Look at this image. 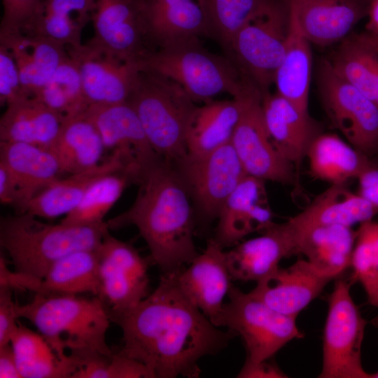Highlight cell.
Returning <instances> with one entry per match:
<instances>
[{
  "instance_id": "21",
  "label": "cell",
  "mask_w": 378,
  "mask_h": 378,
  "mask_svg": "<svg viewBox=\"0 0 378 378\" xmlns=\"http://www.w3.org/2000/svg\"><path fill=\"white\" fill-rule=\"evenodd\" d=\"M136 167L137 164L132 155L122 150H113L107 160L97 165L57 179L29 202L25 212L49 219L66 216L78 204L97 180L106 174Z\"/></svg>"
},
{
  "instance_id": "49",
  "label": "cell",
  "mask_w": 378,
  "mask_h": 378,
  "mask_svg": "<svg viewBox=\"0 0 378 378\" xmlns=\"http://www.w3.org/2000/svg\"><path fill=\"white\" fill-rule=\"evenodd\" d=\"M358 192L378 210V166L372 167L358 178Z\"/></svg>"
},
{
  "instance_id": "32",
  "label": "cell",
  "mask_w": 378,
  "mask_h": 378,
  "mask_svg": "<svg viewBox=\"0 0 378 378\" xmlns=\"http://www.w3.org/2000/svg\"><path fill=\"white\" fill-rule=\"evenodd\" d=\"M288 3V2H287ZM288 34L286 50L274 78L276 92L308 113L312 73L310 42L288 7Z\"/></svg>"
},
{
  "instance_id": "1",
  "label": "cell",
  "mask_w": 378,
  "mask_h": 378,
  "mask_svg": "<svg viewBox=\"0 0 378 378\" xmlns=\"http://www.w3.org/2000/svg\"><path fill=\"white\" fill-rule=\"evenodd\" d=\"M178 272L161 274L148 297L111 318L122 332L120 350L144 363L153 378L199 377L200 359L219 353L237 336L218 329L189 300Z\"/></svg>"
},
{
  "instance_id": "19",
  "label": "cell",
  "mask_w": 378,
  "mask_h": 378,
  "mask_svg": "<svg viewBox=\"0 0 378 378\" xmlns=\"http://www.w3.org/2000/svg\"><path fill=\"white\" fill-rule=\"evenodd\" d=\"M332 279L300 259L256 282L249 294L281 314L297 317Z\"/></svg>"
},
{
  "instance_id": "48",
  "label": "cell",
  "mask_w": 378,
  "mask_h": 378,
  "mask_svg": "<svg viewBox=\"0 0 378 378\" xmlns=\"http://www.w3.org/2000/svg\"><path fill=\"white\" fill-rule=\"evenodd\" d=\"M18 200L16 181L5 163L0 161V202L15 207Z\"/></svg>"
},
{
  "instance_id": "26",
  "label": "cell",
  "mask_w": 378,
  "mask_h": 378,
  "mask_svg": "<svg viewBox=\"0 0 378 378\" xmlns=\"http://www.w3.org/2000/svg\"><path fill=\"white\" fill-rule=\"evenodd\" d=\"M377 214L378 210L369 201L349 190L346 183L332 184L286 223L295 231L330 225L351 227Z\"/></svg>"
},
{
  "instance_id": "11",
  "label": "cell",
  "mask_w": 378,
  "mask_h": 378,
  "mask_svg": "<svg viewBox=\"0 0 378 378\" xmlns=\"http://www.w3.org/2000/svg\"><path fill=\"white\" fill-rule=\"evenodd\" d=\"M319 87L334 127L357 150L370 158L378 155V106L342 78L328 61L321 66Z\"/></svg>"
},
{
  "instance_id": "45",
  "label": "cell",
  "mask_w": 378,
  "mask_h": 378,
  "mask_svg": "<svg viewBox=\"0 0 378 378\" xmlns=\"http://www.w3.org/2000/svg\"><path fill=\"white\" fill-rule=\"evenodd\" d=\"M13 291L0 287V346L10 343L18 326L16 306L12 298Z\"/></svg>"
},
{
  "instance_id": "24",
  "label": "cell",
  "mask_w": 378,
  "mask_h": 378,
  "mask_svg": "<svg viewBox=\"0 0 378 378\" xmlns=\"http://www.w3.org/2000/svg\"><path fill=\"white\" fill-rule=\"evenodd\" d=\"M0 161L9 168L17 183L16 214L24 213L29 202L63 174L48 149L27 143L0 141Z\"/></svg>"
},
{
  "instance_id": "25",
  "label": "cell",
  "mask_w": 378,
  "mask_h": 378,
  "mask_svg": "<svg viewBox=\"0 0 378 378\" xmlns=\"http://www.w3.org/2000/svg\"><path fill=\"white\" fill-rule=\"evenodd\" d=\"M84 115L97 128L106 149H119L131 154L140 167L160 158L150 146L136 112L127 102L90 105Z\"/></svg>"
},
{
  "instance_id": "44",
  "label": "cell",
  "mask_w": 378,
  "mask_h": 378,
  "mask_svg": "<svg viewBox=\"0 0 378 378\" xmlns=\"http://www.w3.org/2000/svg\"><path fill=\"white\" fill-rule=\"evenodd\" d=\"M102 378H153L148 368L120 350L113 351L106 359Z\"/></svg>"
},
{
  "instance_id": "41",
  "label": "cell",
  "mask_w": 378,
  "mask_h": 378,
  "mask_svg": "<svg viewBox=\"0 0 378 378\" xmlns=\"http://www.w3.org/2000/svg\"><path fill=\"white\" fill-rule=\"evenodd\" d=\"M350 266L370 302L378 288V222L370 220L359 224Z\"/></svg>"
},
{
  "instance_id": "52",
  "label": "cell",
  "mask_w": 378,
  "mask_h": 378,
  "mask_svg": "<svg viewBox=\"0 0 378 378\" xmlns=\"http://www.w3.org/2000/svg\"><path fill=\"white\" fill-rule=\"evenodd\" d=\"M357 36L378 53V36L368 32L357 35Z\"/></svg>"
},
{
  "instance_id": "29",
  "label": "cell",
  "mask_w": 378,
  "mask_h": 378,
  "mask_svg": "<svg viewBox=\"0 0 378 378\" xmlns=\"http://www.w3.org/2000/svg\"><path fill=\"white\" fill-rule=\"evenodd\" d=\"M246 94L232 99L212 100L195 106L186 131L188 156L200 157L231 142L241 115Z\"/></svg>"
},
{
  "instance_id": "12",
  "label": "cell",
  "mask_w": 378,
  "mask_h": 378,
  "mask_svg": "<svg viewBox=\"0 0 378 378\" xmlns=\"http://www.w3.org/2000/svg\"><path fill=\"white\" fill-rule=\"evenodd\" d=\"M204 220L217 218L226 200L246 176L231 142L174 164Z\"/></svg>"
},
{
  "instance_id": "47",
  "label": "cell",
  "mask_w": 378,
  "mask_h": 378,
  "mask_svg": "<svg viewBox=\"0 0 378 378\" xmlns=\"http://www.w3.org/2000/svg\"><path fill=\"white\" fill-rule=\"evenodd\" d=\"M270 360V359H269ZM269 360L254 364L244 363L237 377L241 378H284L286 374Z\"/></svg>"
},
{
  "instance_id": "38",
  "label": "cell",
  "mask_w": 378,
  "mask_h": 378,
  "mask_svg": "<svg viewBox=\"0 0 378 378\" xmlns=\"http://www.w3.org/2000/svg\"><path fill=\"white\" fill-rule=\"evenodd\" d=\"M345 81L378 106V53L357 36L345 41L329 61Z\"/></svg>"
},
{
  "instance_id": "35",
  "label": "cell",
  "mask_w": 378,
  "mask_h": 378,
  "mask_svg": "<svg viewBox=\"0 0 378 378\" xmlns=\"http://www.w3.org/2000/svg\"><path fill=\"white\" fill-rule=\"evenodd\" d=\"M96 4L97 0H43L38 16L25 34L41 35L66 47L80 46Z\"/></svg>"
},
{
  "instance_id": "51",
  "label": "cell",
  "mask_w": 378,
  "mask_h": 378,
  "mask_svg": "<svg viewBox=\"0 0 378 378\" xmlns=\"http://www.w3.org/2000/svg\"><path fill=\"white\" fill-rule=\"evenodd\" d=\"M367 16V32L378 36V0H370Z\"/></svg>"
},
{
  "instance_id": "5",
  "label": "cell",
  "mask_w": 378,
  "mask_h": 378,
  "mask_svg": "<svg viewBox=\"0 0 378 378\" xmlns=\"http://www.w3.org/2000/svg\"><path fill=\"white\" fill-rule=\"evenodd\" d=\"M139 66L175 81L195 102L204 104L223 93L239 97L255 88L229 57L209 52L200 38L156 50Z\"/></svg>"
},
{
  "instance_id": "10",
  "label": "cell",
  "mask_w": 378,
  "mask_h": 378,
  "mask_svg": "<svg viewBox=\"0 0 378 378\" xmlns=\"http://www.w3.org/2000/svg\"><path fill=\"white\" fill-rule=\"evenodd\" d=\"M100 292L110 320L138 305L149 295L150 257L143 258L130 244L106 233L97 248Z\"/></svg>"
},
{
  "instance_id": "3",
  "label": "cell",
  "mask_w": 378,
  "mask_h": 378,
  "mask_svg": "<svg viewBox=\"0 0 378 378\" xmlns=\"http://www.w3.org/2000/svg\"><path fill=\"white\" fill-rule=\"evenodd\" d=\"M18 318L30 321L62 357L83 358L101 353L111 355L106 332L111 322L97 296L35 294L27 304H17Z\"/></svg>"
},
{
  "instance_id": "16",
  "label": "cell",
  "mask_w": 378,
  "mask_h": 378,
  "mask_svg": "<svg viewBox=\"0 0 378 378\" xmlns=\"http://www.w3.org/2000/svg\"><path fill=\"white\" fill-rule=\"evenodd\" d=\"M141 14L153 52L187 40L210 37L204 0H142Z\"/></svg>"
},
{
  "instance_id": "33",
  "label": "cell",
  "mask_w": 378,
  "mask_h": 378,
  "mask_svg": "<svg viewBox=\"0 0 378 378\" xmlns=\"http://www.w3.org/2000/svg\"><path fill=\"white\" fill-rule=\"evenodd\" d=\"M10 344L22 378H72L80 365L78 358L59 356L40 333L20 323Z\"/></svg>"
},
{
  "instance_id": "42",
  "label": "cell",
  "mask_w": 378,
  "mask_h": 378,
  "mask_svg": "<svg viewBox=\"0 0 378 378\" xmlns=\"http://www.w3.org/2000/svg\"><path fill=\"white\" fill-rule=\"evenodd\" d=\"M43 0H2L0 36L27 33L38 16Z\"/></svg>"
},
{
  "instance_id": "27",
  "label": "cell",
  "mask_w": 378,
  "mask_h": 378,
  "mask_svg": "<svg viewBox=\"0 0 378 378\" xmlns=\"http://www.w3.org/2000/svg\"><path fill=\"white\" fill-rule=\"evenodd\" d=\"M295 255L302 254L316 270L333 279L351 265L356 231L340 225H319L295 231Z\"/></svg>"
},
{
  "instance_id": "40",
  "label": "cell",
  "mask_w": 378,
  "mask_h": 378,
  "mask_svg": "<svg viewBox=\"0 0 378 378\" xmlns=\"http://www.w3.org/2000/svg\"><path fill=\"white\" fill-rule=\"evenodd\" d=\"M279 0H204L209 36L227 50L235 34L250 20Z\"/></svg>"
},
{
  "instance_id": "13",
  "label": "cell",
  "mask_w": 378,
  "mask_h": 378,
  "mask_svg": "<svg viewBox=\"0 0 378 378\" xmlns=\"http://www.w3.org/2000/svg\"><path fill=\"white\" fill-rule=\"evenodd\" d=\"M231 144L248 175L283 184L295 183L294 165L280 154L270 136L262 93L256 88L244 97L243 110Z\"/></svg>"
},
{
  "instance_id": "50",
  "label": "cell",
  "mask_w": 378,
  "mask_h": 378,
  "mask_svg": "<svg viewBox=\"0 0 378 378\" xmlns=\"http://www.w3.org/2000/svg\"><path fill=\"white\" fill-rule=\"evenodd\" d=\"M0 377L22 378L10 343L0 346Z\"/></svg>"
},
{
  "instance_id": "54",
  "label": "cell",
  "mask_w": 378,
  "mask_h": 378,
  "mask_svg": "<svg viewBox=\"0 0 378 378\" xmlns=\"http://www.w3.org/2000/svg\"><path fill=\"white\" fill-rule=\"evenodd\" d=\"M370 378H378V372L370 374Z\"/></svg>"
},
{
  "instance_id": "7",
  "label": "cell",
  "mask_w": 378,
  "mask_h": 378,
  "mask_svg": "<svg viewBox=\"0 0 378 378\" xmlns=\"http://www.w3.org/2000/svg\"><path fill=\"white\" fill-rule=\"evenodd\" d=\"M288 26L287 0H279L241 27L225 52L261 93L274 83L286 50Z\"/></svg>"
},
{
  "instance_id": "53",
  "label": "cell",
  "mask_w": 378,
  "mask_h": 378,
  "mask_svg": "<svg viewBox=\"0 0 378 378\" xmlns=\"http://www.w3.org/2000/svg\"><path fill=\"white\" fill-rule=\"evenodd\" d=\"M371 304H372L373 305L376 306L377 307H378V288L376 291V293L374 296V298H372V300L370 302Z\"/></svg>"
},
{
  "instance_id": "22",
  "label": "cell",
  "mask_w": 378,
  "mask_h": 378,
  "mask_svg": "<svg viewBox=\"0 0 378 378\" xmlns=\"http://www.w3.org/2000/svg\"><path fill=\"white\" fill-rule=\"evenodd\" d=\"M260 236L242 241L227 251L232 280L258 282L279 267L283 258L295 255L285 223H273Z\"/></svg>"
},
{
  "instance_id": "17",
  "label": "cell",
  "mask_w": 378,
  "mask_h": 378,
  "mask_svg": "<svg viewBox=\"0 0 378 378\" xmlns=\"http://www.w3.org/2000/svg\"><path fill=\"white\" fill-rule=\"evenodd\" d=\"M180 288L189 300L216 326L224 299L232 287L227 251L214 239L205 249L177 273Z\"/></svg>"
},
{
  "instance_id": "31",
  "label": "cell",
  "mask_w": 378,
  "mask_h": 378,
  "mask_svg": "<svg viewBox=\"0 0 378 378\" xmlns=\"http://www.w3.org/2000/svg\"><path fill=\"white\" fill-rule=\"evenodd\" d=\"M312 176L332 184L346 183L376 167L371 158L335 134H318L307 152Z\"/></svg>"
},
{
  "instance_id": "34",
  "label": "cell",
  "mask_w": 378,
  "mask_h": 378,
  "mask_svg": "<svg viewBox=\"0 0 378 378\" xmlns=\"http://www.w3.org/2000/svg\"><path fill=\"white\" fill-rule=\"evenodd\" d=\"M48 149L63 173L80 172L98 164L106 149L95 126L84 113L66 119Z\"/></svg>"
},
{
  "instance_id": "6",
  "label": "cell",
  "mask_w": 378,
  "mask_h": 378,
  "mask_svg": "<svg viewBox=\"0 0 378 378\" xmlns=\"http://www.w3.org/2000/svg\"><path fill=\"white\" fill-rule=\"evenodd\" d=\"M127 102L160 157L174 165L186 157L187 127L196 105L179 84L141 70Z\"/></svg>"
},
{
  "instance_id": "2",
  "label": "cell",
  "mask_w": 378,
  "mask_h": 378,
  "mask_svg": "<svg viewBox=\"0 0 378 378\" xmlns=\"http://www.w3.org/2000/svg\"><path fill=\"white\" fill-rule=\"evenodd\" d=\"M132 206L108 220L109 230L134 225L162 274L177 272L199 254L190 195L174 164L159 158L140 168Z\"/></svg>"
},
{
  "instance_id": "14",
  "label": "cell",
  "mask_w": 378,
  "mask_h": 378,
  "mask_svg": "<svg viewBox=\"0 0 378 378\" xmlns=\"http://www.w3.org/2000/svg\"><path fill=\"white\" fill-rule=\"evenodd\" d=\"M66 48L78 65L89 106L127 102L141 71L138 63L122 59L88 42Z\"/></svg>"
},
{
  "instance_id": "9",
  "label": "cell",
  "mask_w": 378,
  "mask_h": 378,
  "mask_svg": "<svg viewBox=\"0 0 378 378\" xmlns=\"http://www.w3.org/2000/svg\"><path fill=\"white\" fill-rule=\"evenodd\" d=\"M366 321L350 293V284L336 281L329 297L323 330L321 378H370L361 362Z\"/></svg>"
},
{
  "instance_id": "4",
  "label": "cell",
  "mask_w": 378,
  "mask_h": 378,
  "mask_svg": "<svg viewBox=\"0 0 378 378\" xmlns=\"http://www.w3.org/2000/svg\"><path fill=\"white\" fill-rule=\"evenodd\" d=\"M108 231L107 222L93 225L49 224L25 212L1 218L0 245L15 270L42 280L64 256L97 248Z\"/></svg>"
},
{
  "instance_id": "18",
  "label": "cell",
  "mask_w": 378,
  "mask_h": 378,
  "mask_svg": "<svg viewBox=\"0 0 378 378\" xmlns=\"http://www.w3.org/2000/svg\"><path fill=\"white\" fill-rule=\"evenodd\" d=\"M265 183L247 175L225 202L214 237L223 248L236 246L253 232L262 233L274 223Z\"/></svg>"
},
{
  "instance_id": "20",
  "label": "cell",
  "mask_w": 378,
  "mask_h": 378,
  "mask_svg": "<svg viewBox=\"0 0 378 378\" xmlns=\"http://www.w3.org/2000/svg\"><path fill=\"white\" fill-rule=\"evenodd\" d=\"M310 43L320 46L342 40L367 16L370 0H287Z\"/></svg>"
},
{
  "instance_id": "39",
  "label": "cell",
  "mask_w": 378,
  "mask_h": 378,
  "mask_svg": "<svg viewBox=\"0 0 378 378\" xmlns=\"http://www.w3.org/2000/svg\"><path fill=\"white\" fill-rule=\"evenodd\" d=\"M65 120L89 106L78 65L68 54L36 97Z\"/></svg>"
},
{
  "instance_id": "8",
  "label": "cell",
  "mask_w": 378,
  "mask_h": 378,
  "mask_svg": "<svg viewBox=\"0 0 378 378\" xmlns=\"http://www.w3.org/2000/svg\"><path fill=\"white\" fill-rule=\"evenodd\" d=\"M227 296L216 326L241 337L247 353L244 363L269 360L289 342L303 337L296 316L281 314L233 285Z\"/></svg>"
},
{
  "instance_id": "37",
  "label": "cell",
  "mask_w": 378,
  "mask_h": 378,
  "mask_svg": "<svg viewBox=\"0 0 378 378\" xmlns=\"http://www.w3.org/2000/svg\"><path fill=\"white\" fill-rule=\"evenodd\" d=\"M138 170L130 167L106 174L97 180L78 204L61 220L68 225H93L104 217L131 183H136Z\"/></svg>"
},
{
  "instance_id": "28",
  "label": "cell",
  "mask_w": 378,
  "mask_h": 378,
  "mask_svg": "<svg viewBox=\"0 0 378 378\" xmlns=\"http://www.w3.org/2000/svg\"><path fill=\"white\" fill-rule=\"evenodd\" d=\"M0 42L13 53L27 97L37 96L68 55L66 46L38 34L0 36Z\"/></svg>"
},
{
  "instance_id": "36",
  "label": "cell",
  "mask_w": 378,
  "mask_h": 378,
  "mask_svg": "<svg viewBox=\"0 0 378 378\" xmlns=\"http://www.w3.org/2000/svg\"><path fill=\"white\" fill-rule=\"evenodd\" d=\"M100 292L97 248L72 252L54 263L35 294L98 297Z\"/></svg>"
},
{
  "instance_id": "30",
  "label": "cell",
  "mask_w": 378,
  "mask_h": 378,
  "mask_svg": "<svg viewBox=\"0 0 378 378\" xmlns=\"http://www.w3.org/2000/svg\"><path fill=\"white\" fill-rule=\"evenodd\" d=\"M64 121L38 98L24 97L6 106L0 118V141L48 148Z\"/></svg>"
},
{
  "instance_id": "46",
  "label": "cell",
  "mask_w": 378,
  "mask_h": 378,
  "mask_svg": "<svg viewBox=\"0 0 378 378\" xmlns=\"http://www.w3.org/2000/svg\"><path fill=\"white\" fill-rule=\"evenodd\" d=\"M42 280L20 272L10 270L4 256L0 257V287L7 288L12 291L38 290Z\"/></svg>"
},
{
  "instance_id": "15",
  "label": "cell",
  "mask_w": 378,
  "mask_h": 378,
  "mask_svg": "<svg viewBox=\"0 0 378 378\" xmlns=\"http://www.w3.org/2000/svg\"><path fill=\"white\" fill-rule=\"evenodd\" d=\"M142 0H97L94 36L87 42L127 62L139 63L153 51L141 14Z\"/></svg>"
},
{
  "instance_id": "23",
  "label": "cell",
  "mask_w": 378,
  "mask_h": 378,
  "mask_svg": "<svg viewBox=\"0 0 378 378\" xmlns=\"http://www.w3.org/2000/svg\"><path fill=\"white\" fill-rule=\"evenodd\" d=\"M262 106L266 126L275 148L294 165L298 174L311 142L318 134L309 113L302 112L276 92L262 93Z\"/></svg>"
},
{
  "instance_id": "43",
  "label": "cell",
  "mask_w": 378,
  "mask_h": 378,
  "mask_svg": "<svg viewBox=\"0 0 378 378\" xmlns=\"http://www.w3.org/2000/svg\"><path fill=\"white\" fill-rule=\"evenodd\" d=\"M24 96L19 70L10 50L0 42V103L8 105Z\"/></svg>"
}]
</instances>
